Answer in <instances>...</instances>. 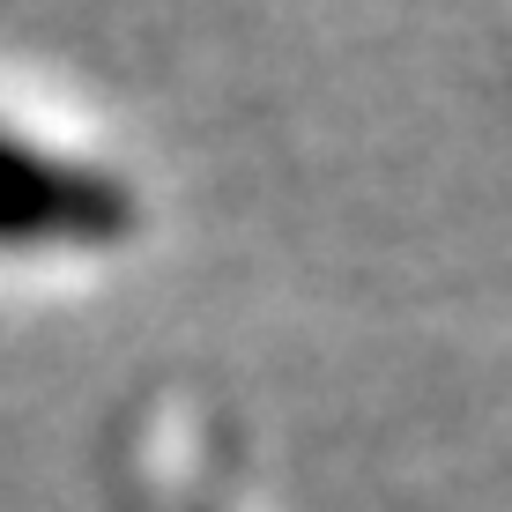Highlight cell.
<instances>
[{"label":"cell","instance_id":"cell-1","mask_svg":"<svg viewBox=\"0 0 512 512\" xmlns=\"http://www.w3.org/2000/svg\"><path fill=\"white\" fill-rule=\"evenodd\" d=\"M134 231V193L112 171L45 156L0 127V245H112Z\"/></svg>","mask_w":512,"mask_h":512}]
</instances>
